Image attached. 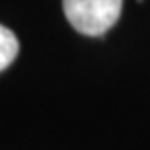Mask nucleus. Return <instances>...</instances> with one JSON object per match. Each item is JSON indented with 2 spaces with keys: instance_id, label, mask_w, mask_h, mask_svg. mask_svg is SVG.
<instances>
[{
  "instance_id": "1",
  "label": "nucleus",
  "mask_w": 150,
  "mask_h": 150,
  "mask_svg": "<svg viewBox=\"0 0 150 150\" xmlns=\"http://www.w3.org/2000/svg\"><path fill=\"white\" fill-rule=\"evenodd\" d=\"M123 0H63L67 21L83 35L106 33L121 17Z\"/></svg>"
},
{
  "instance_id": "2",
  "label": "nucleus",
  "mask_w": 150,
  "mask_h": 150,
  "mask_svg": "<svg viewBox=\"0 0 150 150\" xmlns=\"http://www.w3.org/2000/svg\"><path fill=\"white\" fill-rule=\"evenodd\" d=\"M17 52H19V40L8 27L0 25V71H4L15 61Z\"/></svg>"
}]
</instances>
